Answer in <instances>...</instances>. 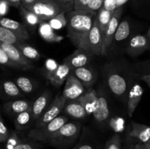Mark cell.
Wrapping results in <instances>:
<instances>
[{"instance_id": "obj_1", "label": "cell", "mask_w": 150, "mask_h": 149, "mask_svg": "<svg viewBox=\"0 0 150 149\" xmlns=\"http://www.w3.org/2000/svg\"><path fill=\"white\" fill-rule=\"evenodd\" d=\"M94 15L74 10L67 13V36L76 48L89 51L88 39L93 25Z\"/></svg>"}, {"instance_id": "obj_2", "label": "cell", "mask_w": 150, "mask_h": 149, "mask_svg": "<svg viewBox=\"0 0 150 149\" xmlns=\"http://www.w3.org/2000/svg\"><path fill=\"white\" fill-rule=\"evenodd\" d=\"M80 130L79 123L67 122L45 143L57 149H68L79 138Z\"/></svg>"}, {"instance_id": "obj_3", "label": "cell", "mask_w": 150, "mask_h": 149, "mask_svg": "<svg viewBox=\"0 0 150 149\" xmlns=\"http://www.w3.org/2000/svg\"><path fill=\"white\" fill-rule=\"evenodd\" d=\"M68 121L65 115H59L48 124L41 127H35L28 133V137L32 140L38 142L48 141L63 125Z\"/></svg>"}, {"instance_id": "obj_4", "label": "cell", "mask_w": 150, "mask_h": 149, "mask_svg": "<svg viewBox=\"0 0 150 149\" xmlns=\"http://www.w3.org/2000/svg\"><path fill=\"white\" fill-rule=\"evenodd\" d=\"M26 8L37 15L42 21H48L64 11L55 0H38Z\"/></svg>"}, {"instance_id": "obj_5", "label": "cell", "mask_w": 150, "mask_h": 149, "mask_svg": "<svg viewBox=\"0 0 150 149\" xmlns=\"http://www.w3.org/2000/svg\"><path fill=\"white\" fill-rule=\"evenodd\" d=\"M66 101L67 100L62 94L57 95L51 105L43 112V114L40 117L39 119L36 121L35 127H42L58 117L60 112L64 109Z\"/></svg>"}, {"instance_id": "obj_6", "label": "cell", "mask_w": 150, "mask_h": 149, "mask_svg": "<svg viewBox=\"0 0 150 149\" xmlns=\"http://www.w3.org/2000/svg\"><path fill=\"white\" fill-rule=\"evenodd\" d=\"M122 7H118L117 9H116L115 11L113 13V15L111 17L109 23H108V27H107L105 32H104L102 51L103 56L107 55L111 45H112L114 35H115L116 32H117L119 25L120 23V19H121L122 15Z\"/></svg>"}, {"instance_id": "obj_7", "label": "cell", "mask_w": 150, "mask_h": 149, "mask_svg": "<svg viewBox=\"0 0 150 149\" xmlns=\"http://www.w3.org/2000/svg\"><path fill=\"white\" fill-rule=\"evenodd\" d=\"M150 48V41L146 34L134 35L130 38L127 47V53L131 57H137Z\"/></svg>"}, {"instance_id": "obj_8", "label": "cell", "mask_w": 150, "mask_h": 149, "mask_svg": "<svg viewBox=\"0 0 150 149\" xmlns=\"http://www.w3.org/2000/svg\"><path fill=\"white\" fill-rule=\"evenodd\" d=\"M85 93L84 86L71 73L65 81L62 95L66 100H74L79 99Z\"/></svg>"}, {"instance_id": "obj_9", "label": "cell", "mask_w": 150, "mask_h": 149, "mask_svg": "<svg viewBox=\"0 0 150 149\" xmlns=\"http://www.w3.org/2000/svg\"><path fill=\"white\" fill-rule=\"evenodd\" d=\"M0 45L7 54L9 58L15 64L18 65L21 70H32L35 67L34 64L32 63V61L26 58L17 46L4 43H0Z\"/></svg>"}, {"instance_id": "obj_10", "label": "cell", "mask_w": 150, "mask_h": 149, "mask_svg": "<svg viewBox=\"0 0 150 149\" xmlns=\"http://www.w3.org/2000/svg\"><path fill=\"white\" fill-rule=\"evenodd\" d=\"M88 42H89V51L93 55L102 56L103 36L98 20L95 18H94L93 25L89 32Z\"/></svg>"}, {"instance_id": "obj_11", "label": "cell", "mask_w": 150, "mask_h": 149, "mask_svg": "<svg viewBox=\"0 0 150 149\" xmlns=\"http://www.w3.org/2000/svg\"><path fill=\"white\" fill-rule=\"evenodd\" d=\"M93 54L83 48H77L74 52L64 59L63 62L73 69L87 66L92 60Z\"/></svg>"}, {"instance_id": "obj_12", "label": "cell", "mask_w": 150, "mask_h": 149, "mask_svg": "<svg viewBox=\"0 0 150 149\" xmlns=\"http://www.w3.org/2000/svg\"><path fill=\"white\" fill-rule=\"evenodd\" d=\"M108 88L115 96L122 97L125 95L127 84L125 78L117 72H111L107 78Z\"/></svg>"}, {"instance_id": "obj_13", "label": "cell", "mask_w": 150, "mask_h": 149, "mask_svg": "<svg viewBox=\"0 0 150 149\" xmlns=\"http://www.w3.org/2000/svg\"><path fill=\"white\" fill-rule=\"evenodd\" d=\"M72 74L79 79L82 84L86 87H90L96 81L97 74L89 66L79 67L71 70Z\"/></svg>"}, {"instance_id": "obj_14", "label": "cell", "mask_w": 150, "mask_h": 149, "mask_svg": "<svg viewBox=\"0 0 150 149\" xmlns=\"http://www.w3.org/2000/svg\"><path fill=\"white\" fill-rule=\"evenodd\" d=\"M0 26L10 29L23 40L26 41L30 38V35L26 27L20 22L8 18L2 17L0 18Z\"/></svg>"}, {"instance_id": "obj_15", "label": "cell", "mask_w": 150, "mask_h": 149, "mask_svg": "<svg viewBox=\"0 0 150 149\" xmlns=\"http://www.w3.org/2000/svg\"><path fill=\"white\" fill-rule=\"evenodd\" d=\"M143 93V88L139 83L133 84V86L130 89L128 93L127 105V113L130 117L133 116L136 108H137L141 99H142Z\"/></svg>"}, {"instance_id": "obj_16", "label": "cell", "mask_w": 150, "mask_h": 149, "mask_svg": "<svg viewBox=\"0 0 150 149\" xmlns=\"http://www.w3.org/2000/svg\"><path fill=\"white\" fill-rule=\"evenodd\" d=\"M70 72H71V68L67 64L63 62L62 64L59 65L57 70L50 77H48L47 80L54 87L59 88L67 80Z\"/></svg>"}, {"instance_id": "obj_17", "label": "cell", "mask_w": 150, "mask_h": 149, "mask_svg": "<svg viewBox=\"0 0 150 149\" xmlns=\"http://www.w3.org/2000/svg\"><path fill=\"white\" fill-rule=\"evenodd\" d=\"M63 111L66 115L77 119L83 118L87 115V112L84 107L79 99L66 101Z\"/></svg>"}, {"instance_id": "obj_18", "label": "cell", "mask_w": 150, "mask_h": 149, "mask_svg": "<svg viewBox=\"0 0 150 149\" xmlns=\"http://www.w3.org/2000/svg\"><path fill=\"white\" fill-rule=\"evenodd\" d=\"M104 0H78L75 3L74 10L95 15L102 7Z\"/></svg>"}, {"instance_id": "obj_19", "label": "cell", "mask_w": 150, "mask_h": 149, "mask_svg": "<svg viewBox=\"0 0 150 149\" xmlns=\"http://www.w3.org/2000/svg\"><path fill=\"white\" fill-rule=\"evenodd\" d=\"M49 99V92L45 91L32 103L31 110H32V118L34 121H36L43 114L45 109H47Z\"/></svg>"}, {"instance_id": "obj_20", "label": "cell", "mask_w": 150, "mask_h": 149, "mask_svg": "<svg viewBox=\"0 0 150 149\" xmlns=\"http://www.w3.org/2000/svg\"><path fill=\"white\" fill-rule=\"evenodd\" d=\"M32 103L25 99H16L6 102L4 105V109L10 115H17L18 114L32 108Z\"/></svg>"}, {"instance_id": "obj_21", "label": "cell", "mask_w": 150, "mask_h": 149, "mask_svg": "<svg viewBox=\"0 0 150 149\" xmlns=\"http://www.w3.org/2000/svg\"><path fill=\"white\" fill-rule=\"evenodd\" d=\"M38 32L42 39L48 42H60L64 39V37L59 35L54 32L48 21H42L38 26Z\"/></svg>"}, {"instance_id": "obj_22", "label": "cell", "mask_w": 150, "mask_h": 149, "mask_svg": "<svg viewBox=\"0 0 150 149\" xmlns=\"http://www.w3.org/2000/svg\"><path fill=\"white\" fill-rule=\"evenodd\" d=\"M130 135L133 138L139 140V143L141 144L149 143L150 142V127L133 122L132 130L130 133Z\"/></svg>"}, {"instance_id": "obj_23", "label": "cell", "mask_w": 150, "mask_h": 149, "mask_svg": "<svg viewBox=\"0 0 150 149\" xmlns=\"http://www.w3.org/2000/svg\"><path fill=\"white\" fill-rule=\"evenodd\" d=\"M95 119L98 122H104L109 116V109L106 98L103 95L98 96L96 107L93 112Z\"/></svg>"}, {"instance_id": "obj_24", "label": "cell", "mask_w": 150, "mask_h": 149, "mask_svg": "<svg viewBox=\"0 0 150 149\" xmlns=\"http://www.w3.org/2000/svg\"><path fill=\"white\" fill-rule=\"evenodd\" d=\"M0 90L4 96L10 99H16L22 96V91L16 82L4 80L0 84Z\"/></svg>"}, {"instance_id": "obj_25", "label": "cell", "mask_w": 150, "mask_h": 149, "mask_svg": "<svg viewBox=\"0 0 150 149\" xmlns=\"http://www.w3.org/2000/svg\"><path fill=\"white\" fill-rule=\"evenodd\" d=\"M33 121L32 110L29 109L16 115L14 120L15 127L18 131H24L29 129Z\"/></svg>"}, {"instance_id": "obj_26", "label": "cell", "mask_w": 150, "mask_h": 149, "mask_svg": "<svg viewBox=\"0 0 150 149\" xmlns=\"http://www.w3.org/2000/svg\"><path fill=\"white\" fill-rule=\"evenodd\" d=\"M98 96L95 90H92L85 93L83 96L79 98L80 102L84 107L86 112L88 114H93L94 110L96 107L97 102H98Z\"/></svg>"}, {"instance_id": "obj_27", "label": "cell", "mask_w": 150, "mask_h": 149, "mask_svg": "<svg viewBox=\"0 0 150 149\" xmlns=\"http://www.w3.org/2000/svg\"><path fill=\"white\" fill-rule=\"evenodd\" d=\"M25 40L19 37L16 34L10 29L0 26V43L9 44L18 46Z\"/></svg>"}, {"instance_id": "obj_28", "label": "cell", "mask_w": 150, "mask_h": 149, "mask_svg": "<svg viewBox=\"0 0 150 149\" xmlns=\"http://www.w3.org/2000/svg\"><path fill=\"white\" fill-rule=\"evenodd\" d=\"M114 12V11H109V10H105V9H104L102 7L100 9L99 11L98 12V13H97L95 18L98 20V24H99L101 32L103 33V36L104 32L106 30L107 27H108V23H109L110 20H111Z\"/></svg>"}, {"instance_id": "obj_29", "label": "cell", "mask_w": 150, "mask_h": 149, "mask_svg": "<svg viewBox=\"0 0 150 149\" xmlns=\"http://www.w3.org/2000/svg\"><path fill=\"white\" fill-rule=\"evenodd\" d=\"M19 9H20V13L22 16V18L23 19L26 25L30 27H35L42 21L37 15L26 9V7L21 6Z\"/></svg>"}, {"instance_id": "obj_30", "label": "cell", "mask_w": 150, "mask_h": 149, "mask_svg": "<svg viewBox=\"0 0 150 149\" xmlns=\"http://www.w3.org/2000/svg\"><path fill=\"white\" fill-rule=\"evenodd\" d=\"M130 34V23L127 20H124L120 22L115 35H114V42H122L125 40Z\"/></svg>"}, {"instance_id": "obj_31", "label": "cell", "mask_w": 150, "mask_h": 149, "mask_svg": "<svg viewBox=\"0 0 150 149\" xmlns=\"http://www.w3.org/2000/svg\"><path fill=\"white\" fill-rule=\"evenodd\" d=\"M17 47L21 51L23 56L30 61H37L40 58V54L39 51L29 44H26L25 42L19 44Z\"/></svg>"}, {"instance_id": "obj_32", "label": "cell", "mask_w": 150, "mask_h": 149, "mask_svg": "<svg viewBox=\"0 0 150 149\" xmlns=\"http://www.w3.org/2000/svg\"><path fill=\"white\" fill-rule=\"evenodd\" d=\"M48 22L54 30H60L64 26H67V17H66V13L64 11L62 12L55 17L50 19Z\"/></svg>"}, {"instance_id": "obj_33", "label": "cell", "mask_w": 150, "mask_h": 149, "mask_svg": "<svg viewBox=\"0 0 150 149\" xmlns=\"http://www.w3.org/2000/svg\"><path fill=\"white\" fill-rule=\"evenodd\" d=\"M16 83L23 93H29L33 91L34 83L30 78L21 76L16 79Z\"/></svg>"}, {"instance_id": "obj_34", "label": "cell", "mask_w": 150, "mask_h": 149, "mask_svg": "<svg viewBox=\"0 0 150 149\" xmlns=\"http://www.w3.org/2000/svg\"><path fill=\"white\" fill-rule=\"evenodd\" d=\"M59 65V64L57 63V61L53 58H47L44 63L43 68H42V72L45 78L47 79L50 77L57 70Z\"/></svg>"}, {"instance_id": "obj_35", "label": "cell", "mask_w": 150, "mask_h": 149, "mask_svg": "<svg viewBox=\"0 0 150 149\" xmlns=\"http://www.w3.org/2000/svg\"><path fill=\"white\" fill-rule=\"evenodd\" d=\"M0 65L1 66H5V67H12V68L15 69H19V70H21V67L18 65H17L16 64H15L10 58L7 56V54L6 53L5 51H4L1 46L0 45Z\"/></svg>"}, {"instance_id": "obj_36", "label": "cell", "mask_w": 150, "mask_h": 149, "mask_svg": "<svg viewBox=\"0 0 150 149\" xmlns=\"http://www.w3.org/2000/svg\"><path fill=\"white\" fill-rule=\"evenodd\" d=\"M42 147V145L38 141L31 140V141H24L19 143L13 149H40Z\"/></svg>"}, {"instance_id": "obj_37", "label": "cell", "mask_w": 150, "mask_h": 149, "mask_svg": "<svg viewBox=\"0 0 150 149\" xmlns=\"http://www.w3.org/2000/svg\"><path fill=\"white\" fill-rule=\"evenodd\" d=\"M122 142L119 134H114L107 141L105 145V149H121Z\"/></svg>"}, {"instance_id": "obj_38", "label": "cell", "mask_w": 150, "mask_h": 149, "mask_svg": "<svg viewBox=\"0 0 150 149\" xmlns=\"http://www.w3.org/2000/svg\"><path fill=\"white\" fill-rule=\"evenodd\" d=\"M66 13L74 10L75 0H55Z\"/></svg>"}, {"instance_id": "obj_39", "label": "cell", "mask_w": 150, "mask_h": 149, "mask_svg": "<svg viewBox=\"0 0 150 149\" xmlns=\"http://www.w3.org/2000/svg\"><path fill=\"white\" fill-rule=\"evenodd\" d=\"M10 134L3 120H0V143L5 142L8 139Z\"/></svg>"}, {"instance_id": "obj_40", "label": "cell", "mask_w": 150, "mask_h": 149, "mask_svg": "<svg viewBox=\"0 0 150 149\" xmlns=\"http://www.w3.org/2000/svg\"><path fill=\"white\" fill-rule=\"evenodd\" d=\"M138 69L141 74H150V60L138 64Z\"/></svg>"}, {"instance_id": "obj_41", "label": "cell", "mask_w": 150, "mask_h": 149, "mask_svg": "<svg viewBox=\"0 0 150 149\" xmlns=\"http://www.w3.org/2000/svg\"><path fill=\"white\" fill-rule=\"evenodd\" d=\"M10 5L7 0H0V18L4 17L8 13Z\"/></svg>"}, {"instance_id": "obj_42", "label": "cell", "mask_w": 150, "mask_h": 149, "mask_svg": "<svg viewBox=\"0 0 150 149\" xmlns=\"http://www.w3.org/2000/svg\"><path fill=\"white\" fill-rule=\"evenodd\" d=\"M102 7L109 11H115L117 9V0H104Z\"/></svg>"}, {"instance_id": "obj_43", "label": "cell", "mask_w": 150, "mask_h": 149, "mask_svg": "<svg viewBox=\"0 0 150 149\" xmlns=\"http://www.w3.org/2000/svg\"><path fill=\"white\" fill-rule=\"evenodd\" d=\"M73 149H95L92 145L89 143H81L75 146Z\"/></svg>"}, {"instance_id": "obj_44", "label": "cell", "mask_w": 150, "mask_h": 149, "mask_svg": "<svg viewBox=\"0 0 150 149\" xmlns=\"http://www.w3.org/2000/svg\"><path fill=\"white\" fill-rule=\"evenodd\" d=\"M7 2L10 4V6H13L15 7H20L21 5V3L23 0H7Z\"/></svg>"}, {"instance_id": "obj_45", "label": "cell", "mask_w": 150, "mask_h": 149, "mask_svg": "<svg viewBox=\"0 0 150 149\" xmlns=\"http://www.w3.org/2000/svg\"><path fill=\"white\" fill-rule=\"evenodd\" d=\"M140 79L146 83L150 87V74H139Z\"/></svg>"}, {"instance_id": "obj_46", "label": "cell", "mask_w": 150, "mask_h": 149, "mask_svg": "<svg viewBox=\"0 0 150 149\" xmlns=\"http://www.w3.org/2000/svg\"><path fill=\"white\" fill-rule=\"evenodd\" d=\"M38 1V0H23V1H22L21 5V6H23V7H28V6L31 5V4H32L33 3L36 2V1Z\"/></svg>"}, {"instance_id": "obj_47", "label": "cell", "mask_w": 150, "mask_h": 149, "mask_svg": "<svg viewBox=\"0 0 150 149\" xmlns=\"http://www.w3.org/2000/svg\"><path fill=\"white\" fill-rule=\"evenodd\" d=\"M128 0H117V9L118 7H122Z\"/></svg>"}, {"instance_id": "obj_48", "label": "cell", "mask_w": 150, "mask_h": 149, "mask_svg": "<svg viewBox=\"0 0 150 149\" xmlns=\"http://www.w3.org/2000/svg\"><path fill=\"white\" fill-rule=\"evenodd\" d=\"M131 149H144L143 146H142V144L141 143H137V144L135 145L134 146L131 148Z\"/></svg>"}, {"instance_id": "obj_49", "label": "cell", "mask_w": 150, "mask_h": 149, "mask_svg": "<svg viewBox=\"0 0 150 149\" xmlns=\"http://www.w3.org/2000/svg\"><path fill=\"white\" fill-rule=\"evenodd\" d=\"M144 149H150V142L147 143H145V144H142Z\"/></svg>"}, {"instance_id": "obj_50", "label": "cell", "mask_w": 150, "mask_h": 149, "mask_svg": "<svg viewBox=\"0 0 150 149\" xmlns=\"http://www.w3.org/2000/svg\"><path fill=\"white\" fill-rule=\"evenodd\" d=\"M146 35H147L148 38H149V41H150V26H149V30H148V32H147V34H146Z\"/></svg>"}, {"instance_id": "obj_51", "label": "cell", "mask_w": 150, "mask_h": 149, "mask_svg": "<svg viewBox=\"0 0 150 149\" xmlns=\"http://www.w3.org/2000/svg\"><path fill=\"white\" fill-rule=\"evenodd\" d=\"M77 1H78V0H75V3L77 2Z\"/></svg>"}, {"instance_id": "obj_52", "label": "cell", "mask_w": 150, "mask_h": 149, "mask_svg": "<svg viewBox=\"0 0 150 149\" xmlns=\"http://www.w3.org/2000/svg\"><path fill=\"white\" fill-rule=\"evenodd\" d=\"M0 120H2V118H1V115H0Z\"/></svg>"}, {"instance_id": "obj_53", "label": "cell", "mask_w": 150, "mask_h": 149, "mask_svg": "<svg viewBox=\"0 0 150 149\" xmlns=\"http://www.w3.org/2000/svg\"><path fill=\"white\" fill-rule=\"evenodd\" d=\"M149 53H150V48L149 49Z\"/></svg>"}]
</instances>
